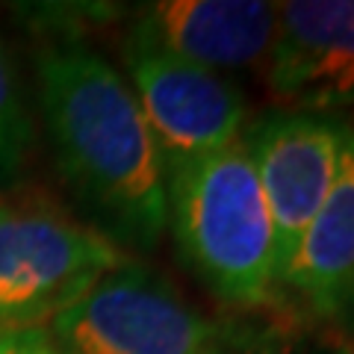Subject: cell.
Returning a JSON list of instances; mask_svg holds the SVG:
<instances>
[{
	"label": "cell",
	"instance_id": "obj_4",
	"mask_svg": "<svg viewBox=\"0 0 354 354\" xmlns=\"http://www.w3.org/2000/svg\"><path fill=\"white\" fill-rule=\"evenodd\" d=\"M48 334L65 354H221L218 330L130 257L59 310Z\"/></svg>",
	"mask_w": 354,
	"mask_h": 354
},
{
	"label": "cell",
	"instance_id": "obj_8",
	"mask_svg": "<svg viewBox=\"0 0 354 354\" xmlns=\"http://www.w3.org/2000/svg\"><path fill=\"white\" fill-rule=\"evenodd\" d=\"M278 27L269 0H162L139 21V32L207 71L260 65Z\"/></svg>",
	"mask_w": 354,
	"mask_h": 354
},
{
	"label": "cell",
	"instance_id": "obj_11",
	"mask_svg": "<svg viewBox=\"0 0 354 354\" xmlns=\"http://www.w3.org/2000/svg\"><path fill=\"white\" fill-rule=\"evenodd\" d=\"M0 354H65L48 328H18L0 330Z\"/></svg>",
	"mask_w": 354,
	"mask_h": 354
},
{
	"label": "cell",
	"instance_id": "obj_10",
	"mask_svg": "<svg viewBox=\"0 0 354 354\" xmlns=\"http://www.w3.org/2000/svg\"><path fill=\"white\" fill-rule=\"evenodd\" d=\"M32 148V118L27 113L15 68L0 44V183L21 174Z\"/></svg>",
	"mask_w": 354,
	"mask_h": 354
},
{
	"label": "cell",
	"instance_id": "obj_2",
	"mask_svg": "<svg viewBox=\"0 0 354 354\" xmlns=\"http://www.w3.org/2000/svg\"><path fill=\"white\" fill-rule=\"evenodd\" d=\"M165 189L183 260L221 301L251 307L278 290L274 227L245 139L165 169Z\"/></svg>",
	"mask_w": 354,
	"mask_h": 354
},
{
	"label": "cell",
	"instance_id": "obj_6",
	"mask_svg": "<svg viewBox=\"0 0 354 354\" xmlns=\"http://www.w3.org/2000/svg\"><path fill=\"white\" fill-rule=\"evenodd\" d=\"M274 227L278 286L334 183L346 127L328 115L272 113L242 133Z\"/></svg>",
	"mask_w": 354,
	"mask_h": 354
},
{
	"label": "cell",
	"instance_id": "obj_12",
	"mask_svg": "<svg viewBox=\"0 0 354 354\" xmlns=\"http://www.w3.org/2000/svg\"><path fill=\"white\" fill-rule=\"evenodd\" d=\"M342 319L348 322V328H351V334H354V292H351V298H348V304H346V310H342Z\"/></svg>",
	"mask_w": 354,
	"mask_h": 354
},
{
	"label": "cell",
	"instance_id": "obj_7",
	"mask_svg": "<svg viewBox=\"0 0 354 354\" xmlns=\"http://www.w3.org/2000/svg\"><path fill=\"white\" fill-rule=\"evenodd\" d=\"M266 88L286 113L325 115L354 104V0H286L263 59Z\"/></svg>",
	"mask_w": 354,
	"mask_h": 354
},
{
	"label": "cell",
	"instance_id": "obj_3",
	"mask_svg": "<svg viewBox=\"0 0 354 354\" xmlns=\"http://www.w3.org/2000/svg\"><path fill=\"white\" fill-rule=\"evenodd\" d=\"M124 260L101 230L0 198V330L41 328Z\"/></svg>",
	"mask_w": 354,
	"mask_h": 354
},
{
	"label": "cell",
	"instance_id": "obj_9",
	"mask_svg": "<svg viewBox=\"0 0 354 354\" xmlns=\"http://www.w3.org/2000/svg\"><path fill=\"white\" fill-rule=\"evenodd\" d=\"M281 286L319 316H339L354 292V127H346L334 183Z\"/></svg>",
	"mask_w": 354,
	"mask_h": 354
},
{
	"label": "cell",
	"instance_id": "obj_1",
	"mask_svg": "<svg viewBox=\"0 0 354 354\" xmlns=\"http://www.w3.org/2000/svg\"><path fill=\"white\" fill-rule=\"evenodd\" d=\"M44 130L71 192L109 239L153 248L169 227L165 162L130 83L77 41L36 53Z\"/></svg>",
	"mask_w": 354,
	"mask_h": 354
},
{
	"label": "cell",
	"instance_id": "obj_5",
	"mask_svg": "<svg viewBox=\"0 0 354 354\" xmlns=\"http://www.w3.org/2000/svg\"><path fill=\"white\" fill-rule=\"evenodd\" d=\"M124 65L165 169L209 157L242 139L245 97L221 74L162 50L139 30L124 48Z\"/></svg>",
	"mask_w": 354,
	"mask_h": 354
}]
</instances>
